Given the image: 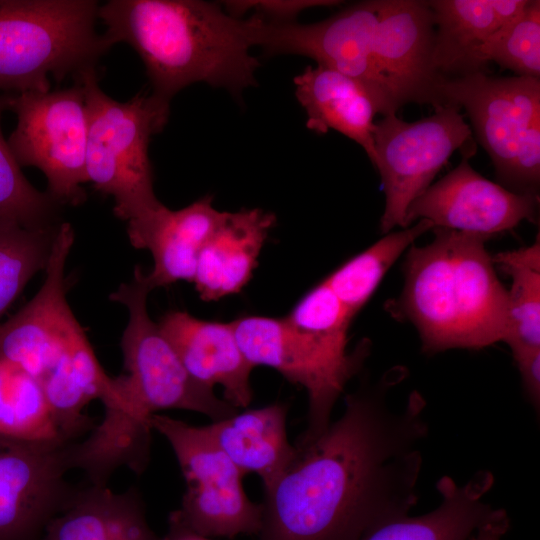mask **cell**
Instances as JSON below:
<instances>
[{"mask_svg":"<svg viewBox=\"0 0 540 540\" xmlns=\"http://www.w3.org/2000/svg\"><path fill=\"white\" fill-rule=\"evenodd\" d=\"M403 377L392 369L376 385L347 394L336 421L297 438L294 459L263 490L259 540H359L409 515L428 426L417 391L401 407L390 404L389 391Z\"/></svg>","mask_w":540,"mask_h":540,"instance_id":"cell-1","label":"cell"},{"mask_svg":"<svg viewBox=\"0 0 540 540\" xmlns=\"http://www.w3.org/2000/svg\"><path fill=\"white\" fill-rule=\"evenodd\" d=\"M107 43L131 46L144 63L152 93L171 101L203 82L235 95L257 84L263 19H241L199 0H110L99 6Z\"/></svg>","mask_w":540,"mask_h":540,"instance_id":"cell-2","label":"cell"},{"mask_svg":"<svg viewBox=\"0 0 540 540\" xmlns=\"http://www.w3.org/2000/svg\"><path fill=\"white\" fill-rule=\"evenodd\" d=\"M425 246L411 245L403 262L404 285L385 305L392 317L417 330L428 354L481 349L503 341L507 289L499 280L485 237L433 228Z\"/></svg>","mask_w":540,"mask_h":540,"instance_id":"cell-3","label":"cell"},{"mask_svg":"<svg viewBox=\"0 0 540 540\" xmlns=\"http://www.w3.org/2000/svg\"><path fill=\"white\" fill-rule=\"evenodd\" d=\"M92 0H0V93L49 91L95 68L111 47L95 29Z\"/></svg>","mask_w":540,"mask_h":540,"instance_id":"cell-4","label":"cell"},{"mask_svg":"<svg viewBox=\"0 0 540 540\" xmlns=\"http://www.w3.org/2000/svg\"><path fill=\"white\" fill-rule=\"evenodd\" d=\"M88 113L86 172L96 191L112 196L124 221L140 218L162 203L153 189L151 137L167 124L170 102L139 92L121 102L100 88L95 68L78 75Z\"/></svg>","mask_w":540,"mask_h":540,"instance_id":"cell-5","label":"cell"},{"mask_svg":"<svg viewBox=\"0 0 540 540\" xmlns=\"http://www.w3.org/2000/svg\"><path fill=\"white\" fill-rule=\"evenodd\" d=\"M437 95L439 106L466 110L504 187L538 196L540 78L493 77L476 71L442 78Z\"/></svg>","mask_w":540,"mask_h":540,"instance_id":"cell-6","label":"cell"},{"mask_svg":"<svg viewBox=\"0 0 540 540\" xmlns=\"http://www.w3.org/2000/svg\"><path fill=\"white\" fill-rule=\"evenodd\" d=\"M250 364L268 366L303 387L308 395L307 426L298 438H310L331 423V413L347 383L359 373L370 353L365 339L347 349L346 332H310L285 317L244 316L231 322Z\"/></svg>","mask_w":540,"mask_h":540,"instance_id":"cell-7","label":"cell"},{"mask_svg":"<svg viewBox=\"0 0 540 540\" xmlns=\"http://www.w3.org/2000/svg\"><path fill=\"white\" fill-rule=\"evenodd\" d=\"M17 116L7 143L22 168L33 166L46 177L47 192L60 205H80L88 182V113L82 85L55 91L6 94Z\"/></svg>","mask_w":540,"mask_h":540,"instance_id":"cell-8","label":"cell"},{"mask_svg":"<svg viewBox=\"0 0 540 540\" xmlns=\"http://www.w3.org/2000/svg\"><path fill=\"white\" fill-rule=\"evenodd\" d=\"M151 426L170 444L186 482L181 507L173 513L206 537L258 535L261 503L248 498L242 485L244 474L206 427L160 414L152 416Z\"/></svg>","mask_w":540,"mask_h":540,"instance_id":"cell-9","label":"cell"},{"mask_svg":"<svg viewBox=\"0 0 540 540\" xmlns=\"http://www.w3.org/2000/svg\"><path fill=\"white\" fill-rule=\"evenodd\" d=\"M376 159L385 194L380 219L383 234L407 228L410 204L430 185L450 156L471 140L472 130L459 108L445 104L415 122L389 114L374 123Z\"/></svg>","mask_w":540,"mask_h":540,"instance_id":"cell-10","label":"cell"},{"mask_svg":"<svg viewBox=\"0 0 540 540\" xmlns=\"http://www.w3.org/2000/svg\"><path fill=\"white\" fill-rule=\"evenodd\" d=\"M151 291L146 273L136 266L133 278L109 296L111 301L125 305L129 312L121 339L126 377L161 410L194 411L212 422L237 413L240 409L216 396L213 389L196 382L185 370L158 323L149 316L147 298Z\"/></svg>","mask_w":540,"mask_h":540,"instance_id":"cell-11","label":"cell"},{"mask_svg":"<svg viewBox=\"0 0 540 540\" xmlns=\"http://www.w3.org/2000/svg\"><path fill=\"white\" fill-rule=\"evenodd\" d=\"M379 0L349 6L311 24L276 23L263 19L259 46L269 55L297 54L362 83L377 102L380 114L398 107L381 75L375 56Z\"/></svg>","mask_w":540,"mask_h":540,"instance_id":"cell-12","label":"cell"},{"mask_svg":"<svg viewBox=\"0 0 540 540\" xmlns=\"http://www.w3.org/2000/svg\"><path fill=\"white\" fill-rule=\"evenodd\" d=\"M68 443L0 435V540H31L68 504Z\"/></svg>","mask_w":540,"mask_h":540,"instance_id":"cell-13","label":"cell"},{"mask_svg":"<svg viewBox=\"0 0 540 540\" xmlns=\"http://www.w3.org/2000/svg\"><path fill=\"white\" fill-rule=\"evenodd\" d=\"M538 202V196L515 193L484 178L465 157L410 204L406 222L409 227L425 219L433 228L489 239L523 220L534 221Z\"/></svg>","mask_w":540,"mask_h":540,"instance_id":"cell-14","label":"cell"},{"mask_svg":"<svg viewBox=\"0 0 540 540\" xmlns=\"http://www.w3.org/2000/svg\"><path fill=\"white\" fill-rule=\"evenodd\" d=\"M73 243L72 226L59 224L41 288L24 307L0 323V361L17 365L40 381L57 362L78 322L66 299L64 275Z\"/></svg>","mask_w":540,"mask_h":540,"instance_id":"cell-15","label":"cell"},{"mask_svg":"<svg viewBox=\"0 0 540 540\" xmlns=\"http://www.w3.org/2000/svg\"><path fill=\"white\" fill-rule=\"evenodd\" d=\"M434 36L427 1L379 0L375 56L398 109L409 102L439 106L443 77L433 66Z\"/></svg>","mask_w":540,"mask_h":540,"instance_id":"cell-16","label":"cell"},{"mask_svg":"<svg viewBox=\"0 0 540 540\" xmlns=\"http://www.w3.org/2000/svg\"><path fill=\"white\" fill-rule=\"evenodd\" d=\"M188 374L199 384L223 389L224 400L235 408L250 405L253 366L244 356L231 322L199 319L171 310L158 323Z\"/></svg>","mask_w":540,"mask_h":540,"instance_id":"cell-17","label":"cell"},{"mask_svg":"<svg viewBox=\"0 0 540 540\" xmlns=\"http://www.w3.org/2000/svg\"><path fill=\"white\" fill-rule=\"evenodd\" d=\"M212 201L204 196L179 210L161 204L127 222L131 245L152 254L154 265L146 274L152 290L178 281L193 282L199 254L224 213Z\"/></svg>","mask_w":540,"mask_h":540,"instance_id":"cell-18","label":"cell"},{"mask_svg":"<svg viewBox=\"0 0 540 540\" xmlns=\"http://www.w3.org/2000/svg\"><path fill=\"white\" fill-rule=\"evenodd\" d=\"M275 224V215L259 208L224 211L197 260L193 283L201 300L218 301L248 284Z\"/></svg>","mask_w":540,"mask_h":540,"instance_id":"cell-19","label":"cell"},{"mask_svg":"<svg viewBox=\"0 0 540 540\" xmlns=\"http://www.w3.org/2000/svg\"><path fill=\"white\" fill-rule=\"evenodd\" d=\"M493 484L494 476L486 470L476 472L463 484L443 476L436 484L441 501L434 510L387 521L359 540H471L503 510L485 501Z\"/></svg>","mask_w":540,"mask_h":540,"instance_id":"cell-20","label":"cell"},{"mask_svg":"<svg viewBox=\"0 0 540 540\" xmlns=\"http://www.w3.org/2000/svg\"><path fill=\"white\" fill-rule=\"evenodd\" d=\"M295 95L304 108L308 129L325 134L330 129L359 144L374 165L372 131L379 106L359 81L330 68L307 66L294 79Z\"/></svg>","mask_w":540,"mask_h":540,"instance_id":"cell-21","label":"cell"},{"mask_svg":"<svg viewBox=\"0 0 540 540\" xmlns=\"http://www.w3.org/2000/svg\"><path fill=\"white\" fill-rule=\"evenodd\" d=\"M529 0L427 1L435 25L433 66L438 75L479 71V49L518 17Z\"/></svg>","mask_w":540,"mask_h":540,"instance_id":"cell-22","label":"cell"},{"mask_svg":"<svg viewBox=\"0 0 540 540\" xmlns=\"http://www.w3.org/2000/svg\"><path fill=\"white\" fill-rule=\"evenodd\" d=\"M288 408L284 402H275L238 411L205 426L244 475L253 473L261 478L263 490L274 484L296 454L287 436Z\"/></svg>","mask_w":540,"mask_h":540,"instance_id":"cell-23","label":"cell"},{"mask_svg":"<svg viewBox=\"0 0 540 540\" xmlns=\"http://www.w3.org/2000/svg\"><path fill=\"white\" fill-rule=\"evenodd\" d=\"M146 519L139 490L114 493L106 486L76 489L45 526L42 540H160Z\"/></svg>","mask_w":540,"mask_h":540,"instance_id":"cell-24","label":"cell"},{"mask_svg":"<svg viewBox=\"0 0 540 540\" xmlns=\"http://www.w3.org/2000/svg\"><path fill=\"white\" fill-rule=\"evenodd\" d=\"M40 382L60 435L67 442L91 424L83 409L95 399L105 404L115 393L114 378L103 370L79 322L57 362Z\"/></svg>","mask_w":540,"mask_h":540,"instance_id":"cell-25","label":"cell"},{"mask_svg":"<svg viewBox=\"0 0 540 540\" xmlns=\"http://www.w3.org/2000/svg\"><path fill=\"white\" fill-rule=\"evenodd\" d=\"M430 229H433V224L420 219L412 227L389 232L366 250L344 262L324 280L355 318L401 254Z\"/></svg>","mask_w":540,"mask_h":540,"instance_id":"cell-26","label":"cell"},{"mask_svg":"<svg viewBox=\"0 0 540 540\" xmlns=\"http://www.w3.org/2000/svg\"><path fill=\"white\" fill-rule=\"evenodd\" d=\"M494 264L511 277L503 342L512 355L540 349V243L500 252Z\"/></svg>","mask_w":540,"mask_h":540,"instance_id":"cell-27","label":"cell"},{"mask_svg":"<svg viewBox=\"0 0 540 540\" xmlns=\"http://www.w3.org/2000/svg\"><path fill=\"white\" fill-rule=\"evenodd\" d=\"M0 435L27 442L65 441L40 380L7 361H0Z\"/></svg>","mask_w":540,"mask_h":540,"instance_id":"cell-28","label":"cell"},{"mask_svg":"<svg viewBox=\"0 0 540 540\" xmlns=\"http://www.w3.org/2000/svg\"><path fill=\"white\" fill-rule=\"evenodd\" d=\"M59 224L31 229L0 219V318L48 263Z\"/></svg>","mask_w":540,"mask_h":540,"instance_id":"cell-29","label":"cell"},{"mask_svg":"<svg viewBox=\"0 0 540 540\" xmlns=\"http://www.w3.org/2000/svg\"><path fill=\"white\" fill-rule=\"evenodd\" d=\"M6 109V94L0 93V219L31 229L56 226L60 204L27 180L2 134L1 119Z\"/></svg>","mask_w":540,"mask_h":540,"instance_id":"cell-30","label":"cell"},{"mask_svg":"<svg viewBox=\"0 0 540 540\" xmlns=\"http://www.w3.org/2000/svg\"><path fill=\"white\" fill-rule=\"evenodd\" d=\"M489 61L517 76L540 78V2L529 0L522 13L499 29L478 51L477 68Z\"/></svg>","mask_w":540,"mask_h":540,"instance_id":"cell-31","label":"cell"},{"mask_svg":"<svg viewBox=\"0 0 540 540\" xmlns=\"http://www.w3.org/2000/svg\"><path fill=\"white\" fill-rule=\"evenodd\" d=\"M286 320L310 332H347L354 317L323 280L294 305Z\"/></svg>","mask_w":540,"mask_h":540,"instance_id":"cell-32","label":"cell"},{"mask_svg":"<svg viewBox=\"0 0 540 540\" xmlns=\"http://www.w3.org/2000/svg\"><path fill=\"white\" fill-rule=\"evenodd\" d=\"M333 0H291V1H225L222 5L225 10L238 17L244 12L253 9L254 14L264 20L276 23L293 22L294 18L303 10L316 6H333L338 4Z\"/></svg>","mask_w":540,"mask_h":540,"instance_id":"cell-33","label":"cell"},{"mask_svg":"<svg viewBox=\"0 0 540 540\" xmlns=\"http://www.w3.org/2000/svg\"><path fill=\"white\" fill-rule=\"evenodd\" d=\"M524 392L534 408L540 405V349L513 355Z\"/></svg>","mask_w":540,"mask_h":540,"instance_id":"cell-34","label":"cell"},{"mask_svg":"<svg viewBox=\"0 0 540 540\" xmlns=\"http://www.w3.org/2000/svg\"><path fill=\"white\" fill-rule=\"evenodd\" d=\"M509 527V518L503 509L499 515L482 526L471 540H501Z\"/></svg>","mask_w":540,"mask_h":540,"instance_id":"cell-35","label":"cell"},{"mask_svg":"<svg viewBox=\"0 0 540 540\" xmlns=\"http://www.w3.org/2000/svg\"><path fill=\"white\" fill-rule=\"evenodd\" d=\"M160 540H211L185 525L173 512L168 518V531Z\"/></svg>","mask_w":540,"mask_h":540,"instance_id":"cell-36","label":"cell"}]
</instances>
